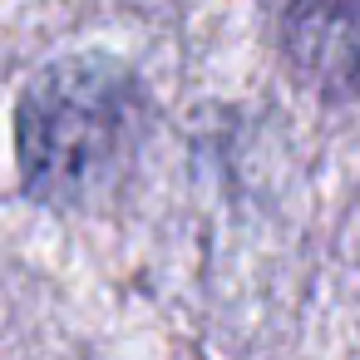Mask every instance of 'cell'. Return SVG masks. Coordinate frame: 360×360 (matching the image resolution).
<instances>
[{"instance_id":"1","label":"cell","mask_w":360,"mask_h":360,"mask_svg":"<svg viewBox=\"0 0 360 360\" xmlns=\"http://www.w3.org/2000/svg\"><path fill=\"white\" fill-rule=\"evenodd\" d=\"M143 134L148 99L124 65L104 55L60 60L15 104L20 183L50 207H94L129 178Z\"/></svg>"},{"instance_id":"2","label":"cell","mask_w":360,"mask_h":360,"mask_svg":"<svg viewBox=\"0 0 360 360\" xmlns=\"http://www.w3.org/2000/svg\"><path fill=\"white\" fill-rule=\"evenodd\" d=\"M271 11L286 20L291 45L321 75H335L345 60L360 65V50L350 45V35H360V0H271Z\"/></svg>"}]
</instances>
